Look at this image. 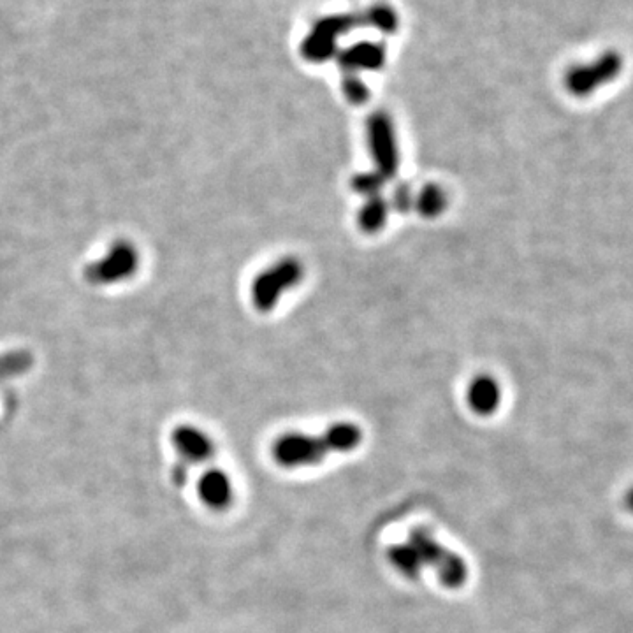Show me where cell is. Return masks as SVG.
Wrapping results in <instances>:
<instances>
[{"label":"cell","instance_id":"277c9868","mask_svg":"<svg viewBox=\"0 0 633 633\" xmlns=\"http://www.w3.org/2000/svg\"><path fill=\"white\" fill-rule=\"evenodd\" d=\"M303 264L294 257H285L262 271L252 284V301L261 312H270L282 294L303 280Z\"/></svg>","mask_w":633,"mask_h":633},{"label":"cell","instance_id":"e0dca14e","mask_svg":"<svg viewBox=\"0 0 633 633\" xmlns=\"http://www.w3.org/2000/svg\"><path fill=\"white\" fill-rule=\"evenodd\" d=\"M343 94L347 95L352 104H364L370 97V90L357 74H347L343 78Z\"/></svg>","mask_w":633,"mask_h":633},{"label":"cell","instance_id":"d6986e66","mask_svg":"<svg viewBox=\"0 0 633 633\" xmlns=\"http://www.w3.org/2000/svg\"><path fill=\"white\" fill-rule=\"evenodd\" d=\"M187 463H180V465L176 466L175 470H173V475H175L176 481L180 482V484H185L187 479H189V472H187Z\"/></svg>","mask_w":633,"mask_h":633},{"label":"cell","instance_id":"2e32d148","mask_svg":"<svg viewBox=\"0 0 633 633\" xmlns=\"http://www.w3.org/2000/svg\"><path fill=\"white\" fill-rule=\"evenodd\" d=\"M386 178L380 176L377 171H370V173H361L352 180V189L356 190L357 194L361 196L373 197L379 196L380 190L384 187Z\"/></svg>","mask_w":633,"mask_h":633},{"label":"cell","instance_id":"9c48e42d","mask_svg":"<svg viewBox=\"0 0 633 633\" xmlns=\"http://www.w3.org/2000/svg\"><path fill=\"white\" fill-rule=\"evenodd\" d=\"M173 445L176 451L182 456L183 463H203L215 454V445L203 430L196 426L183 424L173 431Z\"/></svg>","mask_w":633,"mask_h":633},{"label":"cell","instance_id":"52a82bcc","mask_svg":"<svg viewBox=\"0 0 633 633\" xmlns=\"http://www.w3.org/2000/svg\"><path fill=\"white\" fill-rule=\"evenodd\" d=\"M138 268V254L129 243H117L110 248L104 259L90 270V278L99 284H115L131 277Z\"/></svg>","mask_w":633,"mask_h":633},{"label":"cell","instance_id":"30bf717a","mask_svg":"<svg viewBox=\"0 0 633 633\" xmlns=\"http://www.w3.org/2000/svg\"><path fill=\"white\" fill-rule=\"evenodd\" d=\"M197 493L208 509L224 510L233 502V482L222 470H208L197 482Z\"/></svg>","mask_w":633,"mask_h":633},{"label":"cell","instance_id":"6da1fadb","mask_svg":"<svg viewBox=\"0 0 633 633\" xmlns=\"http://www.w3.org/2000/svg\"><path fill=\"white\" fill-rule=\"evenodd\" d=\"M363 433L356 424H333L322 435L287 433L273 445V458L284 468H303L321 463L333 452H350L361 444Z\"/></svg>","mask_w":633,"mask_h":633},{"label":"cell","instance_id":"ffe728a7","mask_svg":"<svg viewBox=\"0 0 633 633\" xmlns=\"http://www.w3.org/2000/svg\"><path fill=\"white\" fill-rule=\"evenodd\" d=\"M623 502H625L626 510H628V512H632L633 514V486L632 488H628V491H626Z\"/></svg>","mask_w":633,"mask_h":633},{"label":"cell","instance_id":"ba28073f","mask_svg":"<svg viewBox=\"0 0 633 633\" xmlns=\"http://www.w3.org/2000/svg\"><path fill=\"white\" fill-rule=\"evenodd\" d=\"M336 60L347 74H356L359 71H377L386 62V48L373 41H361V43L349 46L347 50L338 51Z\"/></svg>","mask_w":633,"mask_h":633},{"label":"cell","instance_id":"7c38bea8","mask_svg":"<svg viewBox=\"0 0 633 633\" xmlns=\"http://www.w3.org/2000/svg\"><path fill=\"white\" fill-rule=\"evenodd\" d=\"M387 215H389V204L386 199L380 196L368 197L363 208L359 211V226L364 233H379L380 229L386 224Z\"/></svg>","mask_w":633,"mask_h":633},{"label":"cell","instance_id":"4fadbf2b","mask_svg":"<svg viewBox=\"0 0 633 633\" xmlns=\"http://www.w3.org/2000/svg\"><path fill=\"white\" fill-rule=\"evenodd\" d=\"M387 558H389V563L408 579H417L421 574L422 565L419 554L408 542L389 547Z\"/></svg>","mask_w":633,"mask_h":633},{"label":"cell","instance_id":"ac0fdd59","mask_svg":"<svg viewBox=\"0 0 633 633\" xmlns=\"http://www.w3.org/2000/svg\"><path fill=\"white\" fill-rule=\"evenodd\" d=\"M393 204L400 213H407L412 208L414 196H412V190L408 185H400L398 189L394 190Z\"/></svg>","mask_w":633,"mask_h":633},{"label":"cell","instance_id":"9a60e30c","mask_svg":"<svg viewBox=\"0 0 633 633\" xmlns=\"http://www.w3.org/2000/svg\"><path fill=\"white\" fill-rule=\"evenodd\" d=\"M366 20L368 25H373L375 29L386 34H394L398 29V15L387 4H377L370 11H366Z\"/></svg>","mask_w":633,"mask_h":633},{"label":"cell","instance_id":"5b68a950","mask_svg":"<svg viewBox=\"0 0 633 633\" xmlns=\"http://www.w3.org/2000/svg\"><path fill=\"white\" fill-rule=\"evenodd\" d=\"M368 146L372 152L375 171L386 180L393 178L398 171L400 155L394 134L393 120L386 111H375L366 124Z\"/></svg>","mask_w":633,"mask_h":633},{"label":"cell","instance_id":"5bb4252c","mask_svg":"<svg viewBox=\"0 0 633 633\" xmlns=\"http://www.w3.org/2000/svg\"><path fill=\"white\" fill-rule=\"evenodd\" d=\"M415 208L426 219H435L447 208V194L438 183H428L414 199Z\"/></svg>","mask_w":633,"mask_h":633},{"label":"cell","instance_id":"3957f363","mask_svg":"<svg viewBox=\"0 0 633 633\" xmlns=\"http://www.w3.org/2000/svg\"><path fill=\"white\" fill-rule=\"evenodd\" d=\"M407 542L419 554L422 567L433 568L447 588H461L466 583L468 567L465 560L440 544L430 532L417 528L410 533Z\"/></svg>","mask_w":633,"mask_h":633},{"label":"cell","instance_id":"8fae6325","mask_svg":"<svg viewBox=\"0 0 633 633\" xmlns=\"http://www.w3.org/2000/svg\"><path fill=\"white\" fill-rule=\"evenodd\" d=\"M502 401V389L493 377L479 375L468 387V405L479 415L495 414Z\"/></svg>","mask_w":633,"mask_h":633},{"label":"cell","instance_id":"8992f818","mask_svg":"<svg viewBox=\"0 0 633 633\" xmlns=\"http://www.w3.org/2000/svg\"><path fill=\"white\" fill-rule=\"evenodd\" d=\"M361 23L359 15H336L322 18L313 25L312 32L303 41V55L310 62H324L336 57V41Z\"/></svg>","mask_w":633,"mask_h":633},{"label":"cell","instance_id":"7a4b0ae2","mask_svg":"<svg viewBox=\"0 0 633 633\" xmlns=\"http://www.w3.org/2000/svg\"><path fill=\"white\" fill-rule=\"evenodd\" d=\"M625 69V57L618 50H605L595 59L575 64L565 74V88L577 99H586L618 80Z\"/></svg>","mask_w":633,"mask_h":633}]
</instances>
